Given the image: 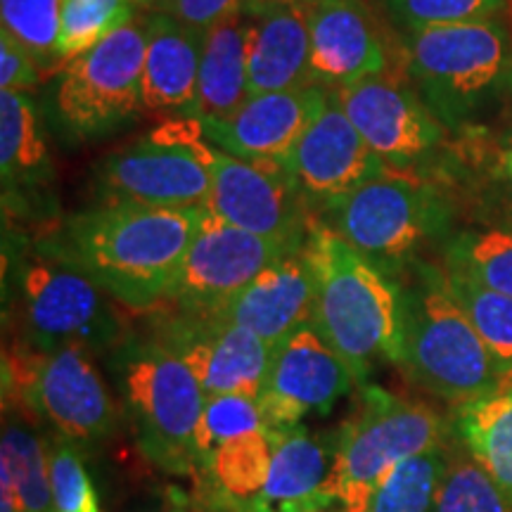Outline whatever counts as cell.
Wrapping results in <instances>:
<instances>
[{
    "instance_id": "ba28073f",
    "label": "cell",
    "mask_w": 512,
    "mask_h": 512,
    "mask_svg": "<svg viewBox=\"0 0 512 512\" xmlns=\"http://www.w3.org/2000/svg\"><path fill=\"white\" fill-rule=\"evenodd\" d=\"M448 434L451 422L446 425L427 403L363 384L354 418L339 425L337 501L347 512H366L377 486L401 460L444 444Z\"/></svg>"
},
{
    "instance_id": "60d3db41",
    "label": "cell",
    "mask_w": 512,
    "mask_h": 512,
    "mask_svg": "<svg viewBox=\"0 0 512 512\" xmlns=\"http://www.w3.org/2000/svg\"><path fill=\"white\" fill-rule=\"evenodd\" d=\"M313 512H347V510L335 508V505H328V508H320V510H313Z\"/></svg>"
},
{
    "instance_id": "5b68a950",
    "label": "cell",
    "mask_w": 512,
    "mask_h": 512,
    "mask_svg": "<svg viewBox=\"0 0 512 512\" xmlns=\"http://www.w3.org/2000/svg\"><path fill=\"white\" fill-rule=\"evenodd\" d=\"M107 368L143 456L169 475H192L207 403L192 370L150 332L128 335L107 354Z\"/></svg>"
},
{
    "instance_id": "ab89813d",
    "label": "cell",
    "mask_w": 512,
    "mask_h": 512,
    "mask_svg": "<svg viewBox=\"0 0 512 512\" xmlns=\"http://www.w3.org/2000/svg\"><path fill=\"white\" fill-rule=\"evenodd\" d=\"M140 12H159L169 0H133Z\"/></svg>"
},
{
    "instance_id": "f1b7e54d",
    "label": "cell",
    "mask_w": 512,
    "mask_h": 512,
    "mask_svg": "<svg viewBox=\"0 0 512 512\" xmlns=\"http://www.w3.org/2000/svg\"><path fill=\"white\" fill-rule=\"evenodd\" d=\"M446 460L448 439L430 451L401 460L377 486L366 512H434Z\"/></svg>"
},
{
    "instance_id": "b9f144b4",
    "label": "cell",
    "mask_w": 512,
    "mask_h": 512,
    "mask_svg": "<svg viewBox=\"0 0 512 512\" xmlns=\"http://www.w3.org/2000/svg\"><path fill=\"white\" fill-rule=\"evenodd\" d=\"M505 169H508L510 176H512V152H508V155H505Z\"/></svg>"
},
{
    "instance_id": "4fadbf2b",
    "label": "cell",
    "mask_w": 512,
    "mask_h": 512,
    "mask_svg": "<svg viewBox=\"0 0 512 512\" xmlns=\"http://www.w3.org/2000/svg\"><path fill=\"white\" fill-rule=\"evenodd\" d=\"M147 332L192 370L204 394H245L259 399L273 349L245 325L221 313L150 311Z\"/></svg>"
},
{
    "instance_id": "d6986e66",
    "label": "cell",
    "mask_w": 512,
    "mask_h": 512,
    "mask_svg": "<svg viewBox=\"0 0 512 512\" xmlns=\"http://www.w3.org/2000/svg\"><path fill=\"white\" fill-rule=\"evenodd\" d=\"M311 83L339 91L389 72V55L366 0H311Z\"/></svg>"
},
{
    "instance_id": "7c38bea8",
    "label": "cell",
    "mask_w": 512,
    "mask_h": 512,
    "mask_svg": "<svg viewBox=\"0 0 512 512\" xmlns=\"http://www.w3.org/2000/svg\"><path fill=\"white\" fill-rule=\"evenodd\" d=\"M211 176L207 207L247 233L299 252L309 240L313 211L285 162H249L200 145Z\"/></svg>"
},
{
    "instance_id": "484cf974",
    "label": "cell",
    "mask_w": 512,
    "mask_h": 512,
    "mask_svg": "<svg viewBox=\"0 0 512 512\" xmlns=\"http://www.w3.org/2000/svg\"><path fill=\"white\" fill-rule=\"evenodd\" d=\"M0 176L3 200L46 185L53 176L38 110L24 93H0Z\"/></svg>"
},
{
    "instance_id": "cb8c5ba5",
    "label": "cell",
    "mask_w": 512,
    "mask_h": 512,
    "mask_svg": "<svg viewBox=\"0 0 512 512\" xmlns=\"http://www.w3.org/2000/svg\"><path fill=\"white\" fill-rule=\"evenodd\" d=\"M249 17L242 10L214 24L204 36L197 81V114L204 119H228L249 100L247 76Z\"/></svg>"
},
{
    "instance_id": "74e56055",
    "label": "cell",
    "mask_w": 512,
    "mask_h": 512,
    "mask_svg": "<svg viewBox=\"0 0 512 512\" xmlns=\"http://www.w3.org/2000/svg\"><path fill=\"white\" fill-rule=\"evenodd\" d=\"M46 76L31 53L12 38L0 34V91L8 93H29Z\"/></svg>"
},
{
    "instance_id": "8fae6325",
    "label": "cell",
    "mask_w": 512,
    "mask_h": 512,
    "mask_svg": "<svg viewBox=\"0 0 512 512\" xmlns=\"http://www.w3.org/2000/svg\"><path fill=\"white\" fill-rule=\"evenodd\" d=\"M145 50L147 15H136L62 69L57 114L74 136H107L145 112Z\"/></svg>"
},
{
    "instance_id": "ac0fdd59",
    "label": "cell",
    "mask_w": 512,
    "mask_h": 512,
    "mask_svg": "<svg viewBox=\"0 0 512 512\" xmlns=\"http://www.w3.org/2000/svg\"><path fill=\"white\" fill-rule=\"evenodd\" d=\"M287 166L311 211H316L380 174L387 162L363 140L332 91L328 105L292 150Z\"/></svg>"
},
{
    "instance_id": "277c9868",
    "label": "cell",
    "mask_w": 512,
    "mask_h": 512,
    "mask_svg": "<svg viewBox=\"0 0 512 512\" xmlns=\"http://www.w3.org/2000/svg\"><path fill=\"white\" fill-rule=\"evenodd\" d=\"M112 302L62 238L27 242L12 259L10 311L19 344L41 351L83 347L107 356L131 335Z\"/></svg>"
},
{
    "instance_id": "2e32d148",
    "label": "cell",
    "mask_w": 512,
    "mask_h": 512,
    "mask_svg": "<svg viewBox=\"0 0 512 512\" xmlns=\"http://www.w3.org/2000/svg\"><path fill=\"white\" fill-rule=\"evenodd\" d=\"M335 93L351 124L387 164H411L444 138L441 119L396 74H370Z\"/></svg>"
},
{
    "instance_id": "5bb4252c",
    "label": "cell",
    "mask_w": 512,
    "mask_h": 512,
    "mask_svg": "<svg viewBox=\"0 0 512 512\" xmlns=\"http://www.w3.org/2000/svg\"><path fill=\"white\" fill-rule=\"evenodd\" d=\"M294 254L278 242L247 233L204 207L169 297L159 309L221 313L261 271Z\"/></svg>"
},
{
    "instance_id": "ffe728a7",
    "label": "cell",
    "mask_w": 512,
    "mask_h": 512,
    "mask_svg": "<svg viewBox=\"0 0 512 512\" xmlns=\"http://www.w3.org/2000/svg\"><path fill=\"white\" fill-rule=\"evenodd\" d=\"M268 432L273 434L271 472L245 512H313L335 503L339 427L311 432L297 425Z\"/></svg>"
},
{
    "instance_id": "30bf717a",
    "label": "cell",
    "mask_w": 512,
    "mask_h": 512,
    "mask_svg": "<svg viewBox=\"0 0 512 512\" xmlns=\"http://www.w3.org/2000/svg\"><path fill=\"white\" fill-rule=\"evenodd\" d=\"M204 143L197 117L164 121L150 136L121 147L98 164L102 202L145 207H207L211 176L200 155Z\"/></svg>"
},
{
    "instance_id": "7402d4cb",
    "label": "cell",
    "mask_w": 512,
    "mask_h": 512,
    "mask_svg": "<svg viewBox=\"0 0 512 512\" xmlns=\"http://www.w3.org/2000/svg\"><path fill=\"white\" fill-rule=\"evenodd\" d=\"M147 15L143 110L169 119L195 117L197 81L207 31L192 29L164 12Z\"/></svg>"
},
{
    "instance_id": "d6a6232c",
    "label": "cell",
    "mask_w": 512,
    "mask_h": 512,
    "mask_svg": "<svg viewBox=\"0 0 512 512\" xmlns=\"http://www.w3.org/2000/svg\"><path fill=\"white\" fill-rule=\"evenodd\" d=\"M446 268L512 297V233L501 228L463 230L446 245Z\"/></svg>"
},
{
    "instance_id": "e575fe53",
    "label": "cell",
    "mask_w": 512,
    "mask_h": 512,
    "mask_svg": "<svg viewBox=\"0 0 512 512\" xmlns=\"http://www.w3.org/2000/svg\"><path fill=\"white\" fill-rule=\"evenodd\" d=\"M259 430H264L259 399L245 394L209 396L197 425V467L207 465L226 441Z\"/></svg>"
},
{
    "instance_id": "83f0119b",
    "label": "cell",
    "mask_w": 512,
    "mask_h": 512,
    "mask_svg": "<svg viewBox=\"0 0 512 512\" xmlns=\"http://www.w3.org/2000/svg\"><path fill=\"white\" fill-rule=\"evenodd\" d=\"M273 460V434L268 430L249 432L216 448L207 465L209 491L219 508L245 512L249 503L264 491Z\"/></svg>"
},
{
    "instance_id": "3957f363",
    "label": "cell",
    "mask_w": 512,
    "mask_h": 512,
    "mask_svg": "<svg viewBox=\"0 0 512 512\" xmlns=\"http://www.w3.org/2000/svg\"><path fill=\"white\" fill-rule=\"evenodd\" d=\"M401 283V354L396 368L448 403L484 399L512 382L460 309L441 268L415 261ZM406 271V273H408Z\"/></svg>"
},
{
    "instance_id": "836d02e7",
    "label": "cell",
    "mask_w": 512,
    "mask_h": 512,
    "mask_svg": "<svg viewBox=\"0 0 512 512\" xmlns=\"http://www.w3.org/2000/svg\"><path fill=\"white\" fill-rule=\"evenodd\" d=\"M133 0H64L60 57L67 67L138 15Z\"/></svg>"
},
{
    "instance_id": "6da1fadb",
    "label": "cell",
    "mask_w": 512,
    "mask_h": 512,
    "mask_svg": "<svg viewBox=\"0 0 512 512\" xmlns=\"http://www.w3.org/2000/svg\"><path fill=\"white\" fill-rule=\"evenodd\" d=\"M202 211L102 202L69 216L60 238L114 302L150 313L169 297Z\"/></svg>"
},
{
    "instance_id": "9c48e42d",
    "label": "cell",
    "mask_w": 512,
    "mask_h": 512,
    "mask_svg": "<svg viewBox=\"0 0 512 512\" xmlns=\"http://www.w3.org/2000/svg\"><path fill=\"white\" fill-rule=\"evenodd\" d=\"M406 69L427 107L458 124L501 79L508 34L496 19L408 29Z\"/></svg>"
},
{
    "instance_id": "d590c367",
    "label": "cell",
    "mask_w": 512,
    "mask_h": 512,
    "mask_svg": "<svg viewBox=\"0 0 512 512\" xmlns=\"http://www.w3.org/2000/svg\"><path fill=\"white\" fill-rule=\"evenodd\" d=\"M81 448L69 439H50V486L55 512H100V498L83 465Z\"/></svg>"
},
{
    "instance_id": "e0dca14e",
    "label": "cell",
    "mask_w": 512,
    "mask_h": 512,
    "mask_svg": "<svg viewBox=\"0 0 512 512\" xmlns=\"http://www.w3.org/2000/svg\"><path fill=\"white\" fill-rule=\"evenodd\" d=\"M332 91L306 83L290 91L252 95L228 119H200L209 145L249 162H290L292 150L328 105Z\"/></svg>"
},
{
    "instance_id": "603a6c76",
    "label": "cell",
    "mask_w": 512,
    "mask_h": 512,
    "mask_svg": "<svg viewBox=\"0 0 512 512\" xmlns=\"http://www.w3.org/2000/svg\"><path fill=\"white\" fill-rule=\"evenodd\" d=\"M313 297L316 283L302 247L256 275L221 316L245 325L275 349L294 330L311 325Z\"/></svg>"
},
{
    "instance_id": "d4e9b609",
    "label": "cell",
    "mask_w": 512,
    "mask_h": 512,
    "mask_svg": "<svg viewBox=\"0 0 512 512\" xmlns=\"http://www.w3.org/2000/svg\"><path fill=\"white\" fill-rule=\"evenodd\" d=\"M50 439L34 415L3 408L0 491L15 494L22 512H55L50 486Z\"/></svg>"
},
{
    "instance_id": "8d00e7d4",
    "label": "cell",
    "mask_w": 512,
    "mask_h": 512,
    "mask_svg": "<svg viewBox=\"0 0 512 512\" xmlns=\"http://www.w3.org/2000/svg\"><path fill=\"white\" fill-rule=\"evenodd\" d=\"M392 15L408 29L432 24H460L491 19L505 0H384Z\"/></svg>"
},
{
    "instance_id": "9a60e30c",
    "label": "cell",
    "mask_w": 512,
    "mask_h": 512,
    "mask_svg": "<svg viewBox=\"0 0 512 512\" xmlns=\"http://www.w3.org/2000/svg\"><path fill=\"white\" fill-rule=\"evenodd\" d=\"M354 387H361L354 368L313 325H304L271 354L266 384L259 394L264 430H290L302 425L309 413H330Z\"/></svg>"
},
{
    "instance_id": "44dd1931",
    "label": "cell",
    "mask_w": 512,
    "mask_h": 512,
    "mask_svg": "<svg viewBox=\"0 0 512 512\" xmlns=\"http://www.w3.org/2000/svg\"><path fill=\"white\" fill-rule=\"evenodd\" d=\"M247 76L249 98L311 83L309 3L249 0Z\"/></svg>"
},
{
    "instance_id": "4dcf8cb0",
    "label": "cell",
    "mask_w": 512,
    "mask_h": 512,
    "mask_svg": "<svg viewBox=\"0 0 512 512\" xmlns=\"http://www.w3.org/2000/svg\"><path fill=\"white\" fill-rule=\"evenodd\" d=\"M434 512H512L498 484L453 432L448 437V460Z\"/></svg>"
},
{
    "instance_id": "f546056e",
    "label": "cell",
    "mask_w": 512,
    "mask_h": 512,
    "mask_svg": "<svg viewBox=\"0 0 512 512\" xmlns=\"http://www.w3.org/2000/svg\"><path fill=\"white\" fill-rule=\"evenodd\" d=\"M444 275L453 299L512 380V297L491 290L453 268H444Z\"/></svg>"
},
{
    "instance_id": "52a82bcc",
    "label": "cell",
    "mask_w": 512,
    "mask_h": 512,
    "mask_svg": "<svg viewBox=\"0 0 512 512\" xmlns=\"http://www.w3.org/2000/svg\"><path fill=\"white\" fill-rule=\"evenodd\" d=\"M325 228L392 278L406 273L427 242L446 230L439 192L406 171L384 169L347 195L313 211Z\"/></svg>"
},
{
    "instance_id": "7a4b0ae2",
    "label": "cell",
    "mask_w": 512,
    "mask_h": 512,
    "mask_svg": "<svg viewBox=\"0 0 512 512\" xmlns=\"http://www.w3.org/2000/svg\"><path fill=\"white\" fill-rule=\"evenodd\" d=\"M304 252L316 283L311 325L363 387L377 363H399L401 283L318 219Z\"/></svg>"
},
{
    "instance_id": "4316f807",
    "label": "cell",
    "mask_w": 512,
    "mask_h": 512,
    "mask_svg": "<svg viewBox=\"0 0 512 512\" xmlns=\"http://www.w3.org/2000/svg\"><path fill=\"white\" fill-rule=\"evenodd\" d=\"M451 432L512 505V382L484 399L456 406Z\"/></svg>"
},
{
    "instance_id": "7bdbcfd3",
    "label": "cell",
    "mask_w": 512,
    "mask_h": 512,
    "mask_svg": "<svg viewBox=\"0 0 512 512\" xmlns=\"http://www.w3.org/2000/svg\"><path fill=\"white\" fill-rule=\"evenodd\" d=\"M283 3H311V0H283Z\"/></svg>"
},
{
    "instance_id": "f35d334b",
    "label": "cell",
    "mask_w": 512,
    "mask_h": 512,
    "mask_svg": "<svg viewBox=\"0 0 512 512\" xmlns=\"http://www.w3.org/2000/svg\"><path fill=\"white\" fill-rule=\"evenodd\" d=\"M247 3L249 0H169L159 12L188 24L192 29L209 31L214 24L245 10Z\"/></svg>"
},
{
    "instance_id": "8992f818",
    "label": "cell",
    "mask_w": 512,
    "mask_h": 512,
    "mask_svg": "<svg viewBox=\"0 0 512 512\" xmlns=\"http://www.w3.org/2000/svg\"><path fill=\"white\" fill-rule=\"evenodd\" d=\"M91 349H34L12 342L3 351V408H17L53 427L81 451H95L117 430V408Z\"/></svg>"
},
{
    "instance_id": "1f68e13d",
    "label": "cell",
    "mask_w": 512,
    "mask_h": 512,
    "mask_svg": "<svg viewBox=\"0 0 512 512\" xmlns=\"http://www.w3.org/2000/svg\"><path fill=\"white\" fill-rule=\"evenodd\" d=\"M64 0H0L3 31L41 64L46 74L62 72L60 57Z\"/></svg>"
}]
</instances>
